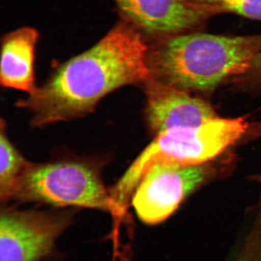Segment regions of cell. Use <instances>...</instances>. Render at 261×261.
<instances>
[{
    "instance_id": "cell-1",
    "label": "cell",
    "mask_w": 261,
    "mask_h": 261,
    "mask_svg": "<svg viewBox=\"0 0 261 261\" xmlns=\"http://www.w3.org/2000/svg\"><path fill=\"white\" fill-rule=\"evenodd\" d=\"M144 36L122 20L88 50L58 65L41 87L17 102L42 128L92 113L103 98L150 78Z\"/></svg>"
},
{
    "instance_id": "cell-2",
    "label": "cell",
    "mask_w": 261,
    "mask_h": 261,
    "mask_svg": "<svg viewBox=\"0 0 261 261\" xmlns=\"http://www.w3.org/2000/svg\"><path fill=\"white\" fill-rule=\"evenodd\" d=\"M260 51L261 35L174 36L149 49V80L184 90H210L247 73Z\"/></svg>"
},
{
    "instance_id": "cell-3",
    "label": "cell",
    "mask_w": 261,
    "mask_h": 261,
    "mask_svg": "<svg viewBox=\"0 0 261 261\" xmlns=\"http://www.w3.org/2000/svg\"><path fill=\"white\" fill-rule=\"evenodd\" d=\"M248 128L243 118H216L200 126L161 132L110 189L113 200L126 212L141 178L152 165L163 161L185 166L204 164L236 143Z\"/></svg>"
},
{
    "instance_id": "cell-4",
    "label": "cell",
    "mask_w": 261,
    "mask_h": 261,
    "mask_svg": "<svg viewBox=\"0 0 261 261\" xmlns=\"http://www.w3.org/2000/svg\"><path fill=\"white\" fill-rule=\"evenodd\" d=\"M11 201L58 208H89L109 213L118 226L122 220L105 186L101 167L87 160L29 162L12 192Z\"/></svg>"
},
{
    "instance_id": "cell-5",
    "label": "cell",
    "mask_w": 261,
    "mask_h": 261,
    "mask_svg": "<svg viewBox=\"0 0 261 261\" xmlns=\"http://www.w3.org/2000/svg\"><path fill=\"white\" fill-rule=\"evenodd\" d=\"M75 211L20 210L2 207L0 261H42L73 222Z\"/></svg>"
},
{
    "instance_id": "cell-6",
    "label": "cell",
    "mask_w": 261,
    "mask_h": 261,
    "mask_svg": "<svg viewBox=\"0 0 261 261\" xmlns=\"http://www.w3.org/2000/svg\"><path fill=\"white\" fill-rule=\"evenodd\" d=\"M208 168L202 165L185 166L159 162L141 178L130 205L144 224H159L175 212L182 201L205 181Z\"/></svg>"
},
{
    "instance_id": "cell-7",
    "label": "cell",
    "mask_w": 261,
    "mask_h": 261,
    "mask_svg": "<svg viewBox=\"0 0 261 261\" xmlns=\"http://www.w3.org/2000/svg\"><path fill=\"white\" fill-rule=\"evenodd\" d=\"M123 20L141 34L172 35L221 13L213 0H113Z\"/></svg>"
},
{
    "instance_id": "cell-8",
    "label": "cell",
    "mask_w": 261,
    "mask_h": 261,
    "mask_svg": "<svg viewBox=\"0 0 261 261\" xmlns=\"http://www.w3.org/2000/svg\"><path fill=\"white\" fill-rule=\"evenodd\" d=\"M142 87L147 99L146 121L156 135L173 128L200 126L217 118L210 104L186 90L151 80Z\"/></svg>"
},
{
    "instance_id": "cell-9",
    "label": "cell",
    "mask_w": 261,
    "mask_h": 261,
    "mask_svg": "<svg viewBox=\"0 0 261 261\" xmlns=\"http://www.w3.org/2000/svg\"><path fill=\"white\" fill-rule=\"evenodd\" d=\"M39 33L23 27L6 34L2 40L0 82L3 87L31 94L35 84V51Z\"/></svg>"
},
{
    "instance_id": "cell-10",
    "label": "cell",
    "mask_w": 261,
    "mask_h": 261,
    "mask_svg": "<svg viewBox=\"0 0 261 261\" xmlns=\"http://www.w3.org/2000/svg\"><path fill=\"white\" fill-rule=\"evenodd\" d=\"M0 199L9 202L12 192L29 161L12 143L7 133L6 123L2 120L0 130Z\"/></svg>"
},
{
    "instance_id": "cell-11",
    "label": "cell",
    "mask_w": 261,
    "mask_h": 261,
    "mask_svg": "<svg viewBox=\"0 0 261 261\" xmlns=\"http://www.w3.org/2000/svg\"><path fill=\"white\" fill-rule=\"evenodd\" d=\"M222 12L261 20V0H213Z\"/></svg>"
},
{
    "instance_id": "cell-12",
    "label": "cell",
    "mask_w": 261,
    "mask_h": 261,
    "mask_svg": "<svg viewBox=\"0 0 261 261\" xmlns=\"http://www.w3.org/2000/svg\"><path fill=\"white\" fill-rule=\"evenodd\" d=\"M247 73H251L252 74L261 78V51L254 58L251 67Z\"/></svg>"
},
{
    "instance_id": "cell-13",
    "label": "cell",
    "mask_w": 261,
    "mask_h": 261,
    "mask_svg": "<svg viewBox=\"0 0 261 261\" xmlns=\"http://www.w3.org/2000/svg\"><path fill=\"white\" fill-rule=\"evenodd\" d=\"M238 261H261V257L251 252H245L240 255Z\"/></svg>"
},
{
    "instance_id": "cell-14",
    "label": "cell",
    "mask_w": 261,
    "mask_h": 261,
    "mask_svg": "<svg viewBox=\"0 0 261 261\" xmlns=\"http://www.w3.org/2000/svg\"><path fill=\"white\" fill-rule=\"evenodd\" d=\"M254 179L256 181H258L259 183L261 185V175H258V176H255L253 177Z\"/></svg>"
}]
</instances>
